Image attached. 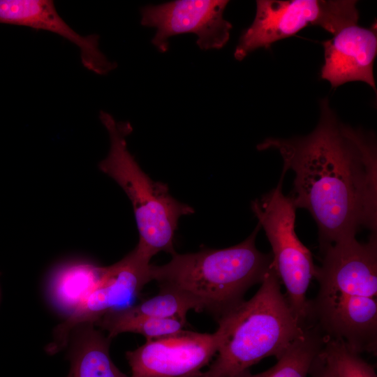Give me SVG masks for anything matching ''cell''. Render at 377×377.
<instances>
[{"label":"cell","mask_w":377,"mask_h":377,"mask_svg":"<svg viewBox=\"0 0 377 377\" xmlns=\"http://www.w3.org/2000/svg\"><path fill=\"white\" fill-rule=\"evenodd\" d=\"M320 106L318 124L310 134L268 138L257 149L279 151L283 172H295L290 196L316 221L323 252L355 237L362 228L376 232L377 154L373 135L339 121L327 98Z\"/></svg>","instance_id":"obj_1"},{"label":"cell","mask_w":377,"mask_h":377,"mask_svg":"<svg viewBox=\"0 0 377 377\" xmlns=\"http://www.w3.org/2000/svg\"><path fill=\"white\" fill-rule=\"evenodd\" d=\"M314 278L319 284L310 301L309 321L325 335L342 340L357 353L377 348V236L367 242L339 241L323 252Z\"/></svg>","instance_id":"obj_2"},{"label":"cell","mask_w":377,"mask_h":377,"mask_svg":"<svg viewBox=\"0 0 377 377\" xmlns=\"http://www.w3.org/2000/svg\"><path fill=\"white\" fill-rule=\"evenodd\" d=\"M260 226L241 243L221 249L175 253L163 265L151 266V281L160 290L177 293L194 310L211 314L218 321L244 302L252 286L261 283L273 267L272 253L256 246Z\"/></svg>","instance_id":"obj_3"},{"label":"cell","mask_w":377,"mask_h":377,"mask_svg":"<svg viewBox=\"0 0 377 377\" xmlns=\"http://www.w3.org/2000/svg\"><path fill=\"white\" fill-rule=\"evenodd\" d=\"M274 267L253 297L218 320L225 337L216 360L200 377H235L262 359H278L306 327L297 318Z\"/></svg>","instance_id":"obj_4"},{"label":"cell","mask_w":377,"mask_h":377,"mask_svg":"<svg viewBox=\"0 0 377 377\" xmlns=\"http://www.w3.org/2000/svg\"><path fill=\"white\" fill-rule=\"evenodd\" d=\"M99 117L110 142L99 168L121 187L131 202L139 232L136 247L149 258L161 251L174 254L178 221L193 214V209L175 199L165 184L153 181L141 169L127 147L126 137L132 131L129 122L117 121L105 111H101Z\"/></svg>","instance_id":"obj_5"},{"label":"cell","mask_w":377,"mask_h":377,"mask_svg":"<svg viewBox=\"0 0 377 377\" xmlns=\"http://www.w3.org/2000/svg\"><path fill=\"white\" fill-rule=\"evenodd\" d=\"M284 174L276 188L252 202L251 209L271 244L272 265L286 287L288 302L300 321L308 325L310 301L306 292L317 266L295 232L297 208L290 196L282 193Z\"/></svg>","instance_id":"obj_6"},{"label":"cell","mask_w":377,"mask_h":377,"mask_svg":"<svg viewBox=\"0 0 377 377\" xmlns=\"http://www.w3.org/2000/svg\"><path fill=\"white\" fill-rule=\"evenodd\" d=\"M359 12L353 0H258L252 24L243 31L234 52L242 61L259 48L292 36L309 26L332 35L357 24Z\"/></svg>","instance_id":"obj_7"},{"label":"cell","mask_w":377,"mask_h":377,"mask_svg":"<svg viewBox=\"0 0 377 377\" xmlns=\"http://www.w3.org/2000/svg\"><path fill=\"white\" fill-rule=\"evenodd\" d=\"M151 259L136 246L117 263L105 267L99 285L54 330L47 351L54 353L66 346L77 327L94 323L105 314L124 309L151 281Z\"/></svg>","instance_id":"obj_8"},{"label":"cell","mask_w":377,"mask_h":377,"mask_svg":"<svg viewBox=\"0 0 377 377\" xmlns=\"http://www.w3.org/2000/svg\"><path fill=\"white\" fill-rule=\"evenodd\" d=\"M224 337L225 330L219 325L213 334L184 330L147 340L126 353L130 377H200L202 369L217 353Z\"/></svg>","instance_id":"obj_9"},{"label":"cell","mask_w":377,"mask_h":377,"mask_svg":"<svg viewBox=\"0 0 377 377\" xmlns=\"http://www.w3.org/2000/svg\"><path fill=\"white\" fill-rule=\"evenodd\" d=\"M226 0H176L140 9L141 24L154 27L151 43L161 52L169 47L168 39L193 33L202 50L220 49L228 41L232 24L223 17Z\"/></svg>","instance_id":"obj_10"},{"label":"cell","mask_w":377,"mask_h":377,"mask_svg":"<svg viewBox=\"0 0 377 377\" xmlns=\"http://www.w3.org/2000/svg\"><path fill=\"white\" fill-rule=\"evenodd\" d=\"M0 23L54 33L77 46L82 65L101 75L117 67L100 50L97 34L82 35L60 16L50 0H0Z\"/></svg>","instance_id":"obj_11"},{"label":"cell","mask_w":377,"mask_h":377,"mask_svg":"<svg viewBox=\"0 0 377 377\" xmlns=\"http://www.w3.org/2000/svg\"><path fill=\"white\" fill-rule=\"evenodd\" d=\"M377 26L353 24L322 42L324 64L320 77L332 88L354 81L364 82L376 91L374 64L377 54Z\"/></svg>","instance_id":"obj_12"},{"label":"cell","mask_w":377,"mask_h":377,"mask_svg":"<svg viewBox=\"0 0 377 377\" xmlns=\"http://www.w3.org/2000/svg\"><path fill=\"white\" fill-rule=\"evenodd\" d=\"M110 341L92 323L75 327L68 339L71 347L68 377H130L113 363L109 353Z\"/></svg>","instance_id":"obj_13"},{"label":"cell","mask_w":377,"mask_h":377,"mask_svg":"<svg viewBox=\"0 0 377 377\" xmlns=\"http://www.w3.org/2000/svg\"><path fill=\"white\" fill-rule=\"evenodd\" d=\"M105 267L75 261L66 263L52 274L48 286L51 301L67 316L99 285Z\"/></svg>","instance_id":"obj_14"},{"label":"cell","mask_w":377,"mask_h":377,"mask_svg":"<svg viewBox=\"0 0 377 377\" xmlns=\"http://www.w3.org/2000/svg\"><path fill=\"white\" fill-rule=\"evenodd\" d=\"M325 341L326 336L318 326L311 323L270 369L256 374L248 369L235 377H306L313 359Z\"/></svg>","instance_id":"obj_15"},{"label":"cell","mask_w":377,"mask_h":377,"mask_svg":"<svg viewBox=\"0 0 377 377\" xmlns=\"http://www.w3.org/2000/svg\"><path fill=\"white\" fill-rule=\"evenodd\" d=\"M186 325V320L177 318H126L115 311L105 314L94 323L106 330L110 339L121 333L133 332L143 335L147 340L177 334L184 330Z\"/></svg>","instance_id":"obj_16"},{"label":"cell","mask_w":377,"mask_h":377,"mask_svg":"<svg viewBox=\"0 0 377 377\" xmlns=\"http://www.w3.org/2000/svg\"><path fill=\"white\" fill-rule=\"evenodd\" d=\"M194 309L193 304L180 294L160 290L158 294L142 302L117 310L126 318H177L186 320L187 312Z\"/></svg>","instance_id":"obj_17"},{"label":"cell","mask_w":377,"mask_h":377,"mask_svg":"<svg viewBox=\"0 0 377 377\" xmlns=\"http://www.w3.org/2000/svg\"><path fill=\"white\" fill-rule=\"evenodd\" d=\"M324 346L333 360L339 377H377L374 367L342 340L327 336Z\"/></svg>","instance_id":"obj_18"},{"label":"cell","mask_w":377,"mask_h":377,"mask_svg":"<svg viewBox=\"0 0 377 377\" xmlns=\"http://www.w3.org/2000/svg\"><path fill=\"white\" fill-rule=\"evenodd\" d=\"M309 374L311 377H339L333 360L325 346L313 359Z\"/></svg>","instance_id":"obj_19"}]
</instances>
